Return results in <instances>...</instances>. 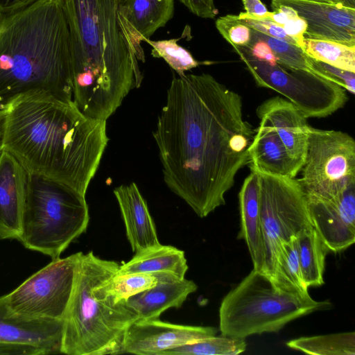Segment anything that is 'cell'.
<instances>
[{
	"label": "cell",
	"instance_id": "1",
	"mask_svg": "<svg viewBox=\"0 0 355 355\" xmlns=\"http://www.w3.org/2000/svg\"><path fill=\"white\" fill-rule=\"evenodd\" d=\"M255 131L241 96L209 73L174 77L153 137L167 187L204 218L225 204Z\"/></svg>",
	"mask_w": 355,
	"mask_h": 355
},
{
	"label": "cell",
	"instance_id": "2",
	"mask_svg": "<svg viewBox=\"0 0 355 355\" xmlns=\"http://www.w3.org/2000/svg\"><path fill=\"white\" fill-rule=\"evenodd\" d=\"M0 115L1 150L28 173L85 196L109 140L106 121L86 116L73 101L41 91L18 96Z\"/></svg>",
	"mask_w": 355,
	"mask_h": 355
},
{
	"label": "cell",
	"instance_id": "3",
	"mask_svg": "<svg viewBox=\"0 0 355 355\" xmlns=\"http://www.w3.org/2000/svg\"><path fill=\"white\" fill-rule=\"evenodd\" d=\"M121 0H62L71 43L73 101L86 116L107 119L142 76L121 33Z\"/></svg>",
	"mask_w": 355,
	"mask_h": 355
},
{
	"label": "cell",
	"instance_id": "4",
	"mask_svg": "<svg viewBox=\"0 0 355 355\" xmlns=\"http://www.w3.org/2000/svg\"><path fill=\"white\" fill-rule=\"evenodd\" d=\"M37 91L73 101L62 0H36L0 12V110L18 96Z\"/></svg>",
	"mask_w": 355,
	"mask_h": 355
},
{
	"label": "cell",
	"instance_id": "5",
	"mask_svg": "<svg viewBox=\"0 0 355 355\" xmlns=\"http://www.w3.org/2000/svg\"><path fill=\"white\" fill-rule=\"evenodd\" d=\"M119 264L80 252L72 294L64 318L62 354H123L128 327L138 320L126 301H116L110 291Z\"/></svg>",
	"mask_w": 355,
	"mask_h": 355
},
{
	"label": "cell",
	"instance_id": "6",
	"mask_svg": "<svg viewBox=\"0 0 355 355\" xmlns=\"http://www.w3.org/2000/svg\"><path fill=\"white\" fill-rule=\"evenodd\" d=\"M85 196L60 182L28 172L25 208L18 241L27 249L60 258L86 232Z\"/></svg>",
	"mask_w": 355,
	"mask_h": 355
},
{
	"label": "cell",
	"instance_id": "7",
	"mask_svg": "<svg viewBox=\"0 0 355 355\" xmlns=\"http://www.w3.org/2000/svg\"><path fill=\"white\" fill-rule=\"evenodd\" d=\"M331 306L328 301L284 291L268 276L253 269L223 297L219 329L223 336L239 338L277 333L292 320Z\"/></svg>",
	"mask_w": 355,
	"mask_h": 355
},
{
	"label": "cell",
	"instance_id": "8",
	"mask_svg": "<svg viewBox=\"0 0 355 355\" xmlns=\"http://www.w3.org/2000/svg\"><path fill=\"white\" fill-rule=\"evenodd\" d=\"M257 173L265 250L263 273L271 279L282 244L313 225L306 195L298 179Z\"/></svg>",
	"mask_w": 355,
	"mask_h": 355
},
{
	"label": "cell",
	"instance_id": "9",
	"mask_svg": "<svg viewBox=\"0 0 355 355\" xmlns=\"http://www.w3.org/2000/svg\"><path fill=\"white\" fill-rule=\"evenodd\" d=\"M259 87L272 89L296 106L308 119L331 115L348 98L338 85L306 71L277 62L270 64L251 56L244 47H233Z\"/></svg>",
	"mask_w": 355,
	"mask_h": 355
},
{
	"label": "cell",
	"instance_id": "10",
	"mask_svg": "<svg viewBox=\"0 0 355 355\" xmlns=\"http://www.w3.org/2000/svg\"><path fill=\"white\" fill-rule=\"evenodd\" d=\"M299 182L306 198L329 200L355 183V141L340 130L309 128Z\"/></svg>",
	"mask_w": 355,
	"mask_h": 355
},
{
	"label": "cell",
	"instance_id": "11",
	"mask_svg": "<svg viewBox=\"0 0 355 355\" xmlns=\"http://www.w3.org/2000/svg\"><path fill=\"white\" fill-rule=\"evenodd\" d=\"M80 252L58 258L3 295L13 312L33 318L63 320L73 291Z\"/></svg>",
	"mask_w": 355,
	"mask_h": 355
},
{
	"label": "cell",
	"instance_id": "12",
	"mask_svg": "<svg viewBox=\"0 0 355 355\" xmlns=\"http://www.w3.org/2000/svg\"><path fill=\"white\" fill-rule=\"evenodd\" d=\"M214 327L172 324L157 319L137 320L128 329L123 354L159 355L162 352L216 336Z\"/></svg>",
	"mask_w": 355,
	"mask_h": 355
},
{
	"label": "cell",
	"instance_id": "13",
	"mask_svg": "<svg viewBox=\"0 0 355 355\" xmlns=\"http://www.w3.org/2000/svg\"><path fill=\"white\" fill-rule=\"evenodd\" d=\"M313 227L329 251L339 252L355 242V183L329 200L307 199Z\"/></svg>",
	"mask_w": 355,
	"mask_h": 355
},
{
	"label": "cell",
	"instance_id": "14",
	"mask_svg": "<svg viewBox=\"0 0 355 355\" xmlns=\"http://www.w3.org/2000/svg\"><path fill=\"white\" fill-rule=\"evenodd\" d=\"M271 3L288 6L296 10L306 23L304 37L355 47V8L301 0H272Z\"/></svg>",
	"mask_w": 355,
	"mask_h": 355
},
{
	"label": "cell",
	"instance_id": "15",
	"mask_svg": "<svg viewBox=\"0 0 355 355\" xmlns=\"http://www.w3.org/2000/svg\"><path fill=\"white\" fill-rule=\"evenodd\" d=\"M175 13L174 0H121L117 18L125 42L137 60L145 62L141 42L165 26Z\"/></svg>",
	"mask_w": 355,
	"mask_h": 355
},
{
	"label": "cell",
	"instance_id": "16",
	"mask_svg": "<svg viewBox=\"0 0 355 355\" xmlns=\"http://www.w3.org/2000/svg\"><path fill=\"white\" fill-rule=\"evenodd\" d=\"M64 321L16 313L0 297V342L28 345L44 355L62 354Z\"/></svg>",
	"mask_w": 355,
	"mask_h": 355
},
{
	"label": "cell",
	"instance_id": "17",
	"mask_svg": "<svg viewBox=\"0 0 355 355\" xmlns=\"http://www.w3.org/2000/svg\"><path fill=\"white\" fill-rule=\"evenodd\" d=\"M28 171L10 153H0V241L18 240L25 208Z\"/></svg>",
	"mask_w": 355,
	"mask_h": 355
},
{
	"label": "cell",
	"instance_id": "18",
	"mask_svg": "<svg viewBox=\"0 0 355 355\" xmlns=\"http://www.w3.org/2000/svg\"><path fill=\"white\" fill-rule=\"evenodd\" d=\"M257 115L274 128L300 172L307 151L310 125L307 118L292 103L280 96L270 98L258 106Z\"/></svg>",
	"mask_w": 355,
	"mask_h": 355
},
{
	"label": "cell",
	"instance_id": "19",
	"mask_svg": "<svg viewBox=\"0 0 355 355\" xmlns=\"http://www.w3.org/2000/svg\"><path fill=\"white\" fill-rule=\"evenodd\" d=\"M198 288L196 283L169 272H159L157 284L130 297L126 302L138 320L157 319L169 308H180Z\"/></svg>",
	"mask_w": 355,
	"mask_h": 355
},
{
	"label": "cell",
	"instance_id": "20",
	"mask_svg": "<svg viewBox=\"0 0 355 355\" xmlns=\"http://www.w3.org/2000/svg\"><path fill=\"white\" fill-rule=\"evenodd\" d=\"M114 194L132 251L137 252L159 245L155 223L137 184L132 182L117 187L114 189Z\"/></svg>",
	"mask_w": 355,
	"mask_h": 355
},
{
	"label": "cell",
	"instance_id": "21",
	"mask_svg": "<svg viewBox=\"0 0 355 355\" xmlns=\"http://www.w3.org/2000/svg\"><path fill=\"white\" fill-rule=\"evenodd\" d=\"M250 170L265 174L295 178L299 173L279 135L264 119L260 123L249 148Z\"/></svg>",
	"mask_w": 355,
	"mask_h": 355
},
{
	"label": "cell",
	"instance_id": "22",
	"mask_svg": "<svg viewBox=\"0 0 355 355\" xmlns=\"http://www.w3.org/2000/svg\"><path fill=\"white\" fill-rule=\"evenodd\" d=\"M241 214L238 239L245 241L253 263V269L263 272L265 250L262 235L259 175L254 171L244 180L239 194Z\"/></svg>",
	"mask_w": 355,
	"mask_h": 355
},
{
	"label": "cell",
	"instance_id": "23",
	"mask_svg": "<svg viewBox=\"0 0 355 355\" xmlns=\"http://www.w3.org/2000/svg\"><path fill=\"white\" fill-rule=\"evenodd\" d=\"M188 268L184 251L159 244L135 252L130 261L119 266L116 275L169 272L184 279Z\"/></svg>",
	"mask_w": 355,
	"mask_h": 355
},
{
	"label": "cell",
	"instance_id": "24",
	"mask_svg": "<svg viewBox=\"0 0 355 355\" xmlns=\"http://www.w3.org/2000/svg\"><path fill=\"white\" fill-rule=\"evenodd\" d=\"M299 265L307 288L320 286L324 282L325 257L329 252L313 227L302 230L296 236Z\"/></svg>",
	"mask_w": 355,
	"mask_h": 355
},
{
	"label": "cell",
	"instance_id": "25",
	"mask_svg": "<svg viewBox=\"0 0 355 355\" xmlns=\"http://www.w3.org/2000/svg\"><path fill=\"white\" fill-rule=\"evenodd\" d=\"M271 280L284 291L302 297H311L302 280L295 236L282 244Z\"/></svg>",
	"mask_w": 355,
	"mask_h": 355
},
{
	"label": "cell",
	"instance_id": "26",
	"mask_svg": "<svg viewBox=\"0 0 355 355\" xmlns=\"http://www.w3.org/2000/svg\"><path fill=\"white\" fill-rule=\"evenodd\" d=\"M286 345L295 350L313 355H354L355 333L300 337L287 342Z\"/></svg>",
	"mask_w": 355,
	"mask_h": 355
},
{
	"label": "cell",
	"instance_id": "27",
	"mask_svg": "<svg viewBox=\"0 0 355 355\" xmlns=\"http://www.w3.org/2000/svg\"><path fill=\"white\" fill-rule=\"evenodd\" d=\"M302 49L313 60L355 72V47L329 40L304 37Z\"/></svg>",
	"mask_w": 355,
	"mask_h": 355
},
{
	"label": "cell",
	"instance_id": "28",
	"mask_svg": "<svg viewBox=\"0 0 355 355\" xmlns=\"http://www.w3.org/2000/svg\"><path fill=\"white\" fill-rule=\"evenodd\" d=\"M245 338L209 336L162 352L159 355H237L246 349Z\"/></svg>",
	"mask_w": 355,
	"mask_h": 355
},
{
	"label": "cell",
	"instance_id": "29",
	"mask_svg": "<svg viewBox=\"0 0 355 355\" xmlns=\"http://www.w3.org/2000/svg\"><path fill=\"white\" fill-rule=\"evenodd\" d=\"M251 37L265 41L277 58V62L282 65L293 69L306 71L329 80L321 72L314 68L311 58L300 46L252 29H251Z\"/></svg>",
	"mask_w": 355,
	"mask_h": 355
},
{
	"label": "cell",
	"instance_id": "30",
	"mask_svg": "<svg viewBox=\"0 0 355 355\" xmlns=\"http://www.w3.org/2000/svg\"><path fill=\"white\" fill-rule=\"evenodd\" d=\"M178 40L153 41L148 39L145 42L152 46L151 55L154 58H163L179 76H182L185 71L197 67L200 62L188 50L177 43Z\"/></svg>",
	"mask_w": 355,
	"mask_h": 355
},
{
	"label": "cell",
	"instance_id": "31",
	"mask_svg": "<svg viewBox=\"0 0 355 355\" xmlns=\"http://www.w3.org/2000/svg\"><path fill=\"white\" fill-rule=\"evenodd\" d=\"M159 281V272H135L116 275L110 284V291L119 302L155 286Z\"/></svg>",
	"mask_w": 355,
	"mask_h": 355
},
{
	"label": "cell",
	"instance_id": "32",
	"mask_svg": "<svg viewBox=\"0 0 355 355\" xmlns=\"http://www.w3.org/2000/svg\"><path fill=\"white\" fill-rule=\"evenodd\" d=\"M215 24L220 34L232 47L246 46L251 40V28L243 24L238 15L220 17Z\"/></svg>",
	"mask_w": 355,
	"mask_h": 355
},
{
	"label": "cell",
	"instance_id": "33",
	"mask_svg": "<svg viewBox=\"0 0 355 355\" xmlns=\"http://www.w3.org/2000/svg\"><path fill=\"white\" fill-rule=\"evenodd\" d=\"M238 17L243 24L255 31L297 46L296 42L287 35L282 26L270 20L252 17L245 12H241Z\"/></svg>",
	"mask_w": 355,
	"mask_h": 355
},
{
	"label": "cell",
	"instance_id": "34",
	"mask_svg": "<svg viewBox=\"0 0 355 355\" xmlns=\"http://www.w3.org/2000/svg\"><path fill=\"white\" fill-rule=\"evenodd\" d=\"M311 60L314 68L321 72L329 80L338 85L351 94H354L355 72L342 69L312 58Z\"/></svg>",
	"mask_w": 355,
	"mask_h": 355
},
{
	"label": "cell",
	"instance_id": "35",
	"mask_svg": "<svg viewBox=\"0 0 355 355\" xmlns=\"http://www.w3.org/2000/svg\"><path fill=\"white\" fill-rule=\"evenodd\" d=\"M243 47L251 56L257 60L267 62L270 64H275L277 62V58L270 47L262 40L251 37V40L248 45Z\"/></svg>",
	"mask_w": 355,
	"mask_h": 355
},
{
	"label": "cell",
	"instance_id": "36",
	"mask_svg": "<svg viewBox=\"0 0 355 355\" xmlns=\"http://www.w3.org/2000/svg\"><path fill=\"white\" fill-rule=\"evenodd\" d=\"M190 12L202 18H214L218 13L214 0H179Z\"/></svg>",
	"mask_w": 355,
	"mask_h": 355
},
{
	"label": "cell",
	"instance_id": "37",
	"mask_svg": "<svg viewBox=\"0 0 355 355\" xmlns=\"http://www.w3.org/2000/svg\"><path fill=\"white\" fill-rule=\"evenodd\" d=\"M306 26V23L304 19L299 15L290 18L289 20L282 26L287 35L292 37L296 42L297 46L302 49H303V41Z\"/></svg>",
	"mask_w": 355,
	"mask_h": 355
},
{
	"label": "cell",
	"instance_id": "38",
	"mask_svg": "<svg viewBox=\"0 0 355 355\" xmlns=\"http://www.w3.org/2000/svg\"><path fill=\"white\" fill-rule=\"evenodd\" d=\"M44 355V352L33 346L0 342V355Z\"/></svg>",
	"mask_w": 355,
	"mask_h": 355
},
{
	"label": "cell",
	"instance_id": "39",
	"mask_svg": "<svg viewBox=\"0 0 355 355\" xmlns=\"http://www.w3.org/2000/svg\"><path fill=\"white\" fill-rule=\"evenodd\" d=\"M241 1L245 12L250 16L262 18L269 12L261 0H241Z\"/></svg>",
	"mask_w": 355,
	"mask_h": 355
},
{
	"label": "cell",
	"instance_id": "40",
	"mask_svg": "<svg viewBox=\"0 0 355 355\" xmlns=\"http://www.w3.org/2000/svg\"><path fill=\"white\" fill-rule=\"evenodd\" d=\"M35 1L36 0H0V12L16 10Z\"/></svg>",
	"mask_w": 355,
	"mask_h": 355
},
{
	"label": "cell",
	"instance_id": "41",
	"mask_svg": "<svg viewBox=\"0 0 355 355\" xmlns=\"http://www.w3.org/2000/svg\"><path fill=\"white\" fill-rule=\"evenodd\" d=\"M338 2L343 6L355 8V0H338Z\"/></svg>",
	"mask_w": 355,
	"mask_h": 355
},
{
	"label": "cell",
	"instance_id": "42",
	"mask_svg": "<svg viewBox=\"0 0 355 355\" xmlns=\"http://www.w3.org/2000/svg\"><path fill=\"white\" fill-rule=\"evenodd\" d=\"M301 1L321 2V3H331V4H339L338 2V0H301Z\"/></svg>",
	"mask_w": 355,
	"mask_h": 355
},
{
	"label": "cell",
	"instance_id": "43",
	"mask_svg": "<svg viewBox=\"0 0 355 355\" xmlns=\"http://www.w3.org/2000/svg\"><path fill=\"white\" fill-rule=\"evenodd\" d=\"M1 152V115H0V153Z\"/></svg>",
	"mask_w": 355,
	"mask_h": 355
}]
</instances>
